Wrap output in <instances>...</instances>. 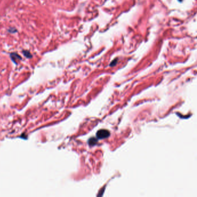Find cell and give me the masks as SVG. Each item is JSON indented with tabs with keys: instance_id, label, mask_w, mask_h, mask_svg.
Wrapping results in <instances>:
<instances>
[{
	"instance_id": "6da1fadb",
	"label": "cell",
	"mask_w": 197,
	"mask_h": 197,
	"mask_svg": "<svg viewBox=\"0 0 197 197\" xmlns=\"http://www.w3.org/2000/svg\"><path fill=\"white\" fill-rule=\"evenodd\" d=\"M96 136L98 139H103L110 136V132L105 129H101L97 131Z\"/></svg>"
},
{
	"instance_id": "7a4b0ae2",
	"label": "cell",
	"mask_w": 197,
	"mask_h": 197,
	"mask_svg": "<svg viewBox=\"0 0 197 197\" xmlns=\"http://www.w3.org/2000/svg\"><path fill=\"white\" fill-rule=\"evenodd\" d=\"M98 140L97 138H91L88 139V143L90 146H93L97 142Z\"/></svg>"
},
{
	"instance_id": "3957f363",
	"label": "cell",
	"mask_w": 197,
	"mask_h": 197,
	"mask_svg": "<svg viewBox=\"0 0 197 197\" xmlns=\"http://www.w3.org/2000/svg\"><path fill=\"white\" fill-rule=\"evenodd\" d=\"M11 58H12V59L14 61H16V58H17V59H19V58L21 59V57H20V56L17 55L16 53H12V54H11Z\"/></svg>"
},
{
	"instance_id": "277c9868",
	"label": "cell",
	"mask_w": 197,
	"mask_h": 197,
	"mask_svg": "<svg viewBox=\"0 0 197 197\" xmlns=\"http://www.w3.org/2000/svg\"><path fill=\"white\" fill-rule=\"evenodd\" d=\"M23 54L27 58H31L32 57L31 54L29 52H28V51H23Z\"/></svg>"
},
{
	"instance_id": "5b68a950",
	"label": "cell",
	"mask_w": 197,
	"mask_h": 197,
	"mask_svg": "<svg viewBox=\"0 0 197 197\" xmlns=\"http://www.w3.org/2000/svg\"><path fill=\"white\" fill-rule=\"evenodd\" d=\"M117 63V59H115V60H113L111 63V66L112 67V66H114Z\"/></svg>"
}]
</instances>
